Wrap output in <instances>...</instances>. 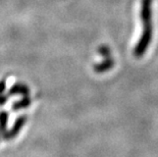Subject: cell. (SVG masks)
Wrapping results in <instances>:
<instances>
[{
    "mask_svg": "<svg viewBox=\"0 0 158 157\" xmlns=\"http://www.w3.org/2000/svg\"><path fill=\"white\" fill-rule=\"evenodd\" d=\"M152 0H142L141 4V19L143 24V32L139 42L134 49V55L141 57L145 54L146 50L152 41L153 25H152Z\"/></svg>",
    "mask_w": 158,
    "mask_h": 157,
    "instance_id": "cell-1",
    "label": "cell"
}]
</instances>
